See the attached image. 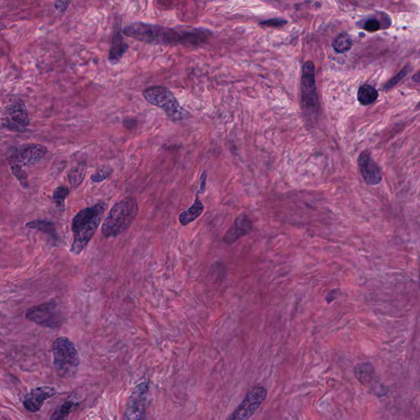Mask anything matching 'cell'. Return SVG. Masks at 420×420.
Segmentation results:
<instances>
[{
    "label": "cell",
    "mask_w": 420,
    "mask_h": 420,
    "mask_svg": "<svg viewBox=\"0 0 420 420\" xmlns=\"http://www.w3.org/2000/svg\"><path fill=\"white\" fill-rule=\"evenodd\" d=\"M25 317L29 321L39 326L55 330L60 329L64 322L63 313L55 300H50L29 309Z\"/></svg>",
    "instance_id": "cell-6"
},
{
    "label": "cell",
    "mask_w": 420,
    "mask_h": 420,
    "mask_svg": "<svg viewBox=\"0 0 420 420\" xmlns=\"http://www.w3.org/2000/svg\"><path fill=\"white\" fill-rule=\"evenodd\" d=\"M142 94L147 102L164 110L171 120H184L189 116L187 111L179 105L172 92L164 86L149 87L143 91Z\"/></svg>",
    "instance_id": "cell-4"
},
{
    "label": "cell",
    "mask_w": 420,
    "mask_h": 420,
    "mask_svg": "<svg viewBox=\"0 0 420 420\" xmlns=\"http://www.w3.org/2000/svg\"><path fill=\"white\" fill-rule=\"evenodd\" d=\"M77 405V403L73 402H65L61 404L55 412L53 413L50 420H68L71 412Z\"/></svg>",
    "instance_id": "cell-21"
},
{
    "label": "cell",
    "mask_w": 420,
    "mask_h": 420,
    "mask_svg": "<svg viewBox=\"0 0 420 420\" xmlns=\"http://www.w3.org/2000/svg\"><path fill=\"white\" fill-rule=\"evenodd\" d=\"M47 147L39 144H28L8 158V163L22 167H31L39 163L47 154Z\"/></svg>",
    "instance_id": "cell-10"
},
{
    "label": "cell",
    "mask_w": 420,
    "mask_h": 420,
    "mask_svg": "<svg viewBox=\"0 0 420 420\" xmlns=\"http://www.w3.org/2000/svg\"><path fill=\"white\" fill-rule=\"evenodd\" d=\"M204 210V204L199 199V193L197 192L195 201L193 204H191V206L179 214V222L184 227L187 226L197 219L199 217H201Z\"/></svg>",
    "instance_id": "cell-15"
},
{
    "label": "cell",
    "mask_w": 420,
    "mask_h": 420,
    "mask_svg": "<svg viewBox=\"0 0 420 420\" xmlns=\"http://www.w3.org/2000/svg\"><path fill=\"white\" fill-rule=\"evenodd\" d=\"M335 294H336L335 291H331V292L329 293V295L326 296L327 302L329 303V304L332 302L336 299V296L334 295Z\"/></svg>",
    "instance_id": "cell-30"
},
{
    "label": "cell",
    "mask_w": 420,
    "mask_h": 420,
    "mask_svg": "<svg viewBox=\"0 0 420 420\" xmlns=\"http://www.w3.org/2000/svg\"><path fill=\"white\" fill-rule=\"evenodd\" d=\"M106 206L105 201H99L81 209L74 217L72 222L73 241L70 249L73 255L79 256L87 247L101 222Z\"/></svg>",
    "instance_id": "cell-1"
},
{
    "label": "cell",
    "mask_w": 420,
    "mask_h": 420,
    "mask_svg": "<svg viewBox=\"0 0 420 420\" xmlns=\"http://www.w3.org/2000/svg\"><path fill=\"white\" fill-rule=\"evenodd\" d=\"M206 181H207V174L206 172L204 171L203 173H202V175H201V185H200V189H199L198 193L203 194L204 192V190H205V185H206Z\"/></svg>",
    "instance_id": "cell-29"
},
{
    "label": "cell",
    "mask_w": 420,
    "mask_h": 420,
    "mask_svg": "<svg viewBox=\"0 0 420 420\" xmlns=\"http://www.w3.org/2000/svg\"><path fill=\"white\" fill-rule=\"evenodd\" d=\"M57 394V391L51 386H39L32 389L23 400L24 407L29 412L37 413L41 409L45 401Z\"/></svg>",
    "instance_id": "cell-11"
},
{
    "label": "cell",
    "mask_w": 420,
    "mask_h": 420,
    "mask_svg": "<svg viewBox=\"0 0 420 420\" xmlns=\"http://www.w3.org/2000/svg\"><path fill=\"white\" fill-rule=\"evenodd\" d=\"M366 31L370 32H377L380 28V24L379 21L374 19H371L366 21L365 26Z\"/></svg>",
    "instance_id": "cell-27"
},
{
    "label": "cell",
    "mask_w": 420,
    "mask_h": 420,
    "mask_svg": "<svg viewBox=\"0 0 420 420\" xmlns=\"http://www.w3.org/2000/svg\"><path fill=\"white\" fill-rule=\"evenodd\" d=\"M53 362L57 374L72 378L76 374L80 364L79 353L73 342L68 337H57L53 343Z\"/></svg>",
    "instance_id": "cell-3"
},
{
    "label": "cell",
    "mask_w": 420,
    "mask_h": 420,
    "mask_svg": "<svg viewBox=\"0 0 420 420\" xmlns=\"http://www.w3.org/2000/svg\"><path fill=\"white\" fill-rule=\"evenodd\" d=\"M128 50V45L123 40L121 32L115 33L112 37V45L109 54V62L112 65H116L120 62L121 58Z\"/></svg>",
    "instance_id": "cell-14"
},
{
    "label": "cell",
    "mask_w": 420,
    "mask_h": 420,
    "mask_svg": "<svg viewBox=\"0 0 420 420\" xmlns=\"http://www.w3.org/2000/svg\"><path fill=\"white\" fill-rule=\"evenodd\" d=\"M112 173V168L107 165H104L102 167H99L96 172L91 176L92 182L94 183H101L110 178Z\"/></svg>",
    "instance_id": "cell-23"
},
{
    "label": "cell",
    "mask_w": 420,
    "mask_h": 420,
    "mask_svg": "<svg viewBox=\"0 0 420 420\" xmlns=\"http://www.w3.org/2000/svg\"><path fill=\"white\" fill-rule=\"evenodd\" d=\"M86 162L85 160L80 161L75 167H72L68 172V180L72 188L77 187L84 180L86 173Z\"/></svg>",
    "instance_id": "cell-18"
},
{
    "label": "cell",
    "mask_w": 420,
    "mask_h": 420,
    "mask_svg": "<svg viewBox=\"0 0 420 420\" xmlns=\"http://www.w3.org/2000/svg\"><path fill=\"white\" fill-rule=\"evenodd\" d=\"M408 73L407 68H404V70L402 71L398 75L395 76L394 78H392L391 81H389L388 83L386 84V89H390L392 86H394L396 84L398 83L400 81H402V78H404V76H406Z\"/></svg>",
    "instance_id": "cell-26"
},
{
    "label": "cell",
    "mask_w": 420,
    "mask_h": 420,
    "mask_svg": "<svg viewBox=\"0 0 420 420\" xmlns=\"http://www.w3.org/2000/svg\"><path fill=\"white\" fill-rule=\"evenodd\" d=\"M266 397L267 391L264 386H255L246 394L227 420H248L261 406Z\"/></svg>",
    "instance_id": "cell-8"
},
{
    "label": "cell",
    "mask_w": 420,
    "mask_h": 420,
    "mask_svg": "<svg viewBox=\"0 0 420 420\" xmlns=\"http://www.w3.org/2000/svg\"><path fill=\"white\" fill-rule=\"evenodd\" d=\"M138 212L137 201L133 196H128L116 203L103 222V236L106 238L116 237L125 233L133 223Z\"/></svg>",
    "instance_id": "cell-2"
},
{
    "label": "cell",
    "mask_w": 420,
    "mask_h": 420,
    "mask_svg": "<svg viewBox=\"0 0 420 420\" xmlns=\"http://www.w3.org/2000/svg\"><path fill=\"white\" fill-rule=\"evenodd\" d=\"M149 383L143 382L132 390L126 405L125 420H146L147 395Z\"/></svg>",
    "instance_id": "cell-9"
},
{
    "label": "cell",
    "mask_w": 420,
    "mask_h": 420,
    "mask_svg": "<svg viewBox=\"0 0 420 420\" xmlns=\"http://www.w3.org/2000/svg\"><path fill=\"white\" fill-rule=\"evenodd\" d=\"M355 378L360 383L367 386L373 381L374 377V368L370 364H359L354 368Z\"/></svg>",
    "instance_id": "cell-17"
},
{
    "label": "cell",
    "mask_w": 420,
    "mask_h": 420,
    "mask_svg": "<svg viewBox=\"0 0 420 420\" xmlns=\"http://www.w3.org/2000/svg\"><path fill=\"white\" fill-rule=\"evenodd\" d=\"M379 97L377 90L369 85H364L358 90L357 98L359 102L362 105H369L373 104Z\"/></svg>",
    "instance_id": "cell-19"
},
{
    "label": "cell",
    "mask_w": 420,
    "mask_h": 420,
    "mask_svg": "<svg viewBox=\"0 0 420 420\" xmlns=\"http://www.w3.org/2000/svg\"><path fill=\"white\" fill-rule=\"evenodd\" d=\"M412 80L415 82H420V71L418 73L415 74V76H413Z\"/></svg>",
    "instance_id": "cell-31"
},
{
    "label": "cell",
    "mask_w": 420,
    "mask_h": 420,
    "mask_svg": "<svg viewBox=\"0 0 420 420\" xmlns=\"http://www.w3.org/2000/svg\"><path fill=\"white\" fill-rule=\"evenodd\" d=\"M287 23L284 19L274 18L265 20L260 22V25L269 26V27H282Z\"/></svg>",
    "instance_id": "cell-25"
},
{
    "label": "cell",
    "mask_w": 420,
    "mask_h": 420,
    "mask_svg": "<svg viewBox=\"0 0 420 420\" xmlns=\"http://www.w3.org/2000/svg\"><path fill=\"white\" fill-rule=\"evenodd\" d=\"M2 124L4 128L13 131L23 132L30 123L26 105L21 99H11L3 108Z\"/></svg>",
    "instance_id": "cell-7"
},
{
    "label": "cell",
    "mask_w": 420,
    "mask_h": 420,
    "mask_svg": "<svg viewBox=\"0 0 420 420\" xmlns=\"http://www.w3.org/2000/svg\"><path fill=\"white\" fill-rule=\"evenodd\" d=\"M360 172L364 179L368 185H378L381 183L382 172L375 163L373 162L370 154L368 152H364L360 154L358 159Z\"/></svg>",
    "instance_id": "cell-13"
},
{
    "label": "cell",
    "mask_w": 420,
    "mask_h": 420,
    "mask_svg": "<svg viewBox=\"0 0 420 420\" xmlns=\"http://www.w3.org/2000/svg\"><path fill=\"white\" fill-rule=\"evenodd\" d=\"M352 45V39L347 33H342L337 36L332 42V47L335 51L340 54L347 52L350 50Z\"/></svg>",
    "instance_id": "cell-20"
},
{
    "label": "cell",
    "mask_w": 420,
    "mask_h": 420,
    "mask_svg": "<svg viewBox=\"0 0 420 420\" xmlns=\"http://www.w3.org/2000/svg\"></svg>",
    "instance_id": "cell-32"
},
{
    "label": "cell",
    "mask_w": 420,
    "mask_h": 420,
    "mask_svg": "<svg viewBox=\"0 0 420 420\" xmlns=\"http://www.w3.org/2000/svg\"><path fill=\"white\" fill-rule=\"evenodd\" d=\"M25 226L28 229L37 230V231L47 234L48 236H50V237L52 238L55 242L58 241L59 237L57 235V229H56L55 223L51 221L45 219L32 220V221L26 222Z\"/></svg>",
    "instance_id": "cell-16"
},
{
    "label": "cell",
    "mask_w": 420,
    "mask_h": 420,
    "mask_svg": "<svg viewBox=\"0 0 420 420\" xmlns=\"http://www.w3.org/2000/svg\"><path fill=\"white\" fill-rule=\"evenodd\" d=\"M9 165H10L11 170H12L13 175L15 176V178L18 180L19 183H21V185L24 188H28L27 175H26V172H24L22 167L16 164H14V163H9Z\"/></svg>",
    "instance_id": "cell-24"
},
{
    "label": "cell",
    "mask_w": 420,
    "mask_h": 420,
    "mask_svg": "<svg viewBox=\"0 0 420 420\" xmlns=\"http://www.w3.org/2000/svg\"><path fill=\"white\" fill-rule=\"evenodd\" d=\"M70 193V191L67 186L60 185L56 188L53 193V201L56 206L60 209H65V200Z\"/></svg>",
    "instance_id": "cell-22"
},
{
    "label": "cell",
    "mask_w": 420,
    "mask_h": 420,
    "mask_svg": "<svg viewBox=\"0 0 420 420\" xmlns=\"http://www.w3.org/2000/svg\"><path fill=\"white\" fill-rule=\"evenodd\" d=\"M71 1H56L55 3V8L59 13H64L70 5Z\"/></svg>",
    "instance_id": "cell-28"
},
{
    "label": "cell",
    "mask_w": 420,
    "mask_h": 420,
    "mask_svg": "<svg viewBox=\"0 0 420 420\" xmlns=\"http://www.w3.org/2000/svg\"><path fill=\"white\" fill-rule=\"evenodd\" d=\"M300 101L303 111L306 115L314 116L318 112L319 103L315 83V68L311 61H307L303 66Z\"/></svg>",
    "instance_id": "cell-5"
},
{
    "label": "cell",
    "mask_w": 420,
    "mask_h": 420,
    "mask_svg": "<svg viewBox=\"0 0 420 420\" xmlns=\"http://www.w3.org/2000/svg\"><path fill=\"white\" fill-rule=\"evenodd\" d=\"M253 222L248 215L245 214H240L236 219L233 224L223 237V242L226 245H233L237 242L240 238L249 235L253 231Z\"/></svg>",
    "instance_id": "cell-12"
}]
</instances>
